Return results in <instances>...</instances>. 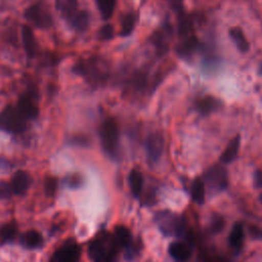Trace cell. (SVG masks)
Instances as JSON below:
<instances>
[{
	"mask_svg": "<svg viewBox=\"0 0 262 262\" xmlns=\"http://www.w3.org/2000/svg\"><path fill=\"white\" fill-rule=\"evenodd\" d=\"M220 106H221L220 100L214 96L209 95V96H205L202 99H200L196 102L195 108L201 115L208 116V115L216 112Z\"/></svg>",
	"mask_w": 262,
	"mask_h": 262,
	"instance_id": "2e32d148",
	"label": "cell"
},
{
	"mask_svg": "<svg viewBox=\"0 0 262 262\" xmlns=\"http://www.w3.org/2000/svg\"><path fill=\"white\" fill-rule=\"evenodd\" d=\"M24 17L38 29H49L53 25V17L42 1L30 5L25 10Z\"/></svg>",
	"mask_w": 262,
	"mask_h": 262,
	"instance_id": "3957f363",
	"label": "cell"
},
{
	"mask_svg": "<svg viewBox=\"0 0 262 262\" xmlns=\"http://www.w3.org/2000/svg\"><path fill=\"white\" fill-rule=\"evenodd\" d=\"M168 251L170 256L179 262L187 261L191 255L189 248L186 245L179 242H174L170 244Z\"/></svg>",
	"mask_w": 262,
	"mask_h": 262,
	"instance_id": "ac0fdd59",
	"label": "cell"
},
{
	"mask_svg": "<svg viewBox=\"0 0 262 262\" xmlns=\"http://www.w3.org/2000/svg\"><path fill=\"white\" fill-rule=\"evenodd\" d=\"M249 232L253 238H256V239L262 238V229L256 225H251L249 227Z\"/></svg>",
	"mask_w": 262,
	"mask_h": 262,
	"instance_id": "836d02e7",
	"label": "cell"
},
{
	"mask_svg": "<svg viewBox=\"0 0 262 262\" xmlns=\"http://www.w3.org/2000/svg\"><path fill=\"white\" fill-rule=\"evenodd\" d=\"M259 201H260V203L262 204V193L259 195Z\"/></svg>",
	"mask_w": 262,
	"mask_h": 262,
	"instance_id": "f35d334b",
	"label": "cell"
},
{
	"mask_svg": "<svg viewBox=\"0 0 262 262\" xmlns=\"http://www.w3.org/2000/svg\"><path fill=\"white\" fill-rule=\"evenodd\" d=\"M98 37L102 41H108L114 38V27L110 24L103 25L98 31Z\"/></svg>",
	"mask_w": 262,
	"mask_h": 262,
	"instance_id": "f546056e",
	"label": "cell"
},
{
	"mask_svg": "<svg viewBox=\"0 0 262 262\" xmlns=\"http://www.w3.org/2000/svg\"><path fill=\"white\" fill-rule=\"evenodd\" d=\"M229 36L231 40L234 42L236 48L239 52L245 53L250 48V43L248 42L243 30L238 27H233L229 30Z\"/></svg>",
	"mask_w": 262,
	"mask_h": 262,
	"instance_id": "ffe728a7",
	"label": "cell"
},
{
	"mask_svg": "<svg viewBox=\"0 0 262 262\" xmlns=\"http://www.w3.org/2000/svg\"><path fill=\"white\" fill-rule=\"evenodd\" d=\"M229 244L232 248L235 250H239L243 247L244 239H245V233H244V228L241 223H235L230 231L229 234Z\"/></svg>",
	"mask_w": 262,
	"mask_h": 262,
	"instance_id": "44dd1931",
	"label": "cell"
},
{
	"mask_svg": "<svg viewBox=\"0 0 262 262\" xmlns=\"http://www.w3.org/2000/svg\"><path fill=\"white\" fill-rule=\"evenodd\" d=\"M115 239L119 247H129L131 244V233L129 229L123 225H119L115 229Z\"/></svg>",
	"mask_w": 262,
	"mask_h": 262,
	"instance_id": "83f0119b",
	"label": "cell"
},
{
	"mask_svg": "<svg viewBox=\"0 0 262 262\" xmlns=\"http://www.w3.org/2000/svg\"><path fill=\"white\" fill-rule=\"evenodd\" d=\"M192 28H193V23L190 18V16L186 15L184 12L180 15H178V35L181 38L187 37L191 35L192 33Z\"/></svg>",
	"mask_w": 262,
	"mask_h": 262,
	"instance_id": "603a6c76",
	"label": "cell"
},
{
	"mask_svg": "<svg viewBox=\"0 0 262 262\" xmlns=\"http://www.w3.org/2000/svg\"><path fill=\"white\" fill-rule=\"evenodd\" d=\"M135 23H136V15L134 13L130 12L125 14L121 20L120 36L121 37L129 36L135 28Z\"/></svg>",
	"mask_w": 262,
	"mask_h": 262,
	"instance_id": "4316f807",
	"label": "cell"
},
{
	"mask_svg": "<svg viewBox=\"0 0 262 262\" xmlns=\"http://www.w3.org/2000/svg\"><path fill=\"white\" fill-rule=\"evenodd\" d=\"M67 21L75 32L84 33L89 28L90 16L86 10H77Z\"/></svg>",
	"mask_w": 262,
	"mask_h": 262,
	"instance_id": "4fadbf2b",
	"label": "cell"
},
{
	"mask_svg": "<svg viewBox=\"0 0 262 262\" xmlns=\"http://www.w3.org/2000/svg\"><path fill=\"white\" fill-rule=\"evenodd\" d=\"M70 178H71V180H70V185H72V186L79 185L80 182H81L79 176H76V175H75V176H71Z\"/></svg>",
	"mask_w": 262,
	"mask_h": 262,
	"instance_id": "8d00e7d4",
	"label": "cell"
},
{
	"mask_svg": "<svg viewBox=\"0 0 262 262\" xmlns=\"http://www.w3.org/2000/svg\"><path fill=\"white\" fill-rule=\"evenodd\" d=\"M42 235L36 230L27 231L21 238L23 244L29 249L39 248L42 245Z\"/></svg>",
	"mask_w": 262,
	"mask_h": 262,
	"instance_id": "d4e9b609",
	"label": "cell"
},
{
	"mask_svg": "<svg viewBox=\"0 0 262 262\" xmlns=\"http://www.w3.org/2000/svg\"><path fill=\"white\" fill-rule=\"evenodd\" d=\"M81 256L80 247L74 243H66L54 254V262H78Z\"/></svg>",
	"mask_w": 262,
	"mask_h": 262,
	"instance_id": "9c48e42d",
	"label": "cell"
},
{
	"mask_svg": "<svg viewBox=\"0 0 262 262\" xmlns=\"http://www.w3.org/2000/svg\"><path fill=\"white\" fill-rule=\"evenodd\" d=\"M118 247L119 245L115 237L111 238L106 235H102L91 243L89 256L93 262H113Z\"/></svg>",
	"mask_w": 262,
	"mask_h": 262,
	"instance_id": "6da1fadb",
	"label": "cell"
},
{
	"mask_svg": "<svg viewBox=\"0 0 262 262\" xmlns=\"http://www.w3.org/2000/svg\"><path fill=\"white\" fill-rule=\"evenodd\" d=\"M44 187L47 194L49 195L54 194L57 188V180L54 177H47L44 182Z\"/></svg>",
	"mask_w": 262,
	"mask_h": 262,
	"instance_id": "4dcf8cb0",
	"label": "cell"
},
{
	"mask_svg": "<svg viewBox=\"0 0 262 262\" xmlns=\"http://www.w3.org/2000/svg\"><path fill=\"white\" fill-rule=\"evenodd\" d=\"M191 198L198 204H203L206 195V187L205 182L201 178H196L193 180L191 184Z\"/></svg>",
	"mask_w": 262,
	"mask_h": 262,
	"instance_id": "cb8c5ba5",
	"label": "cell"
},
{
	"mask_svg": "<svg viewBox=\"0 0 262 262\" xmlns=\"http://www.w3.org/2000/svg\"><path fill=\"white\" fill-rule=\"evenodd\" d=\"M164 148V139L160 133H151L145 140V149L148 159L151 162H157Z\"/></svg>",
	"mask_w": 262,
	"mask_h": 262,
	"instance_id": "30bf717a",
	"label": "cell"
},
{
	"mask_svg": "<svg viewBox=\"0 0 262 262\" xmlns=\"http://www.w3.org/2000/svg\"><path fill=\"white\" fill-rule=\"evenodd\" d=\"M21 42L27 58L32 59L35 57L38 50V44L32 29L27 25L21 28Z\"/></svg>",
	"mask_w": 262,
	"mask_h": 262,
	"instance_id": "7c38bea8",
	"label": "cell"
},
{
	"mask_svg": "<svg viewBox=\"0 0 262 262\" xmlns=\"http://www.w3.org/2000/svg\"><path fill=\"white\" fill-rule=\"evenodd\" d=\"M27 119L16 106L8 105L0 112V130L9 133H18L25 130Z\"/></svg>",
	"mask_w": 262,
	"mask_h": 262,
	"instance_id": "277c9868",
	"label": "cell"
},
{
	"mask_svg": "<svg viewBox=\"0 0 262 262\" xmlns=\"http://www.w3.org/2000/svg\"><path fill=\"white\" fill-rule=\"evenodd\" d=\"M17 232V227L14 223H6L0 228V239L2 243L12 241Z\"/></svg>",
	"mask_w": 262,
	"mask_h": 262,
	"instance_id": "f1b7e54d",
	"label": "cell"
},
{
	"mask_svg": "<svg viewBox=\"0 0 262 262\" xmlns=\"http://www.w3.org/2000/svg\"><path fill=\"white\" fill-rule=\"evenodd\" d=\"M129 184H130V188L133 195L138 198L142 192V186H143V177L138 170L134 169L130 172Z\"/></svg>",
	"mask_w": 262,
	"mask_h": 262,
	"instance_id": "7402d4cb",
	"label": "cell"
},
{
	"mask_svg": "<svg viewBox=\"0 0 262 262\" xmlns=\"http://www.w3.org/2000/svg\"><path fill=\"white\" fill-rule=\"evenodd\" d=\"M172 35V29L169 25H165L160 32H157L152 36V44L156 46V49L160 55L165 54L168 50V42Z\"/></svg>",
	"mask_w": 262,
	"mask_h": 262,
	"instance_id": "5bb4252c",
	"label": "cell"
},
{
	"mask_svg": "<svg viewBox=\"0 0 262 262\" xmlns=\"http://www.w3.org/2000/svg\"><path fill=\"white\" fill-rule=\"evenodd\" d=\"M223 224H224V222H223V220H222L221 218H216V219L213 221V223L211 224V225H212V226H211L212 231H214V232H218L219 230H221V229H222Z\"/></svg>",
	"mask_w": 262,
	"mask_h": 262,
	"instance_id": "d590c367",
	"label": "cell"
},
{
	"mask_svg": "<svg viewBox=\"0 0 262 262\" xmlns=\"http://www.w3.org/2000/svg\"><path fill=\"white\" fill-rule=\"evenodd\" d=\"M36 92L31 90L23 93L16 103L19 113L28 120L35 119L39 114V108L36 103Z\"/></svg>",
	"mask_w": 262,
	"mask_h": 262,
	"instance_id": "ba28073f",
	"label": "cell"
},
{
	"mask_svg": "<svg viewBox=\"0 0 262 262\" xmlns=\"http://www.w3.org/2000/svg\"><path fill=\"white\" fill-rule=\"evenodd\" d=\"M254 185L256 188H262V169L257 170L254 174Z\"/></svg>",
	"mask_w": 262,
	"mask_h": 262,
	"instance_id": "e575fe53",
	"label": "cell"
},
{
	"mask_svg": "<svg viewBox=\"0 0 262 262\" xmlns=\"http://www.w3.org/2000/svg\"><path fill=\"white\" fill-rule=\"evenodd\" d=\"M97 8L100 12L101 18L104 20H107L112 17L115 6H116V0H95Z\"/></svg>",
	"mask_w": 262,
	"mask_h": 262,
	"instance_id": "484cf974",
	"label": "cell"
},
{
	"mask_svg": "<svg viewBox=\"0 0 262 262\" xmlns=\"http://www.w3.org/2000/svg\"><path fill=\"white\" fill-rule=\"evenodd\" d=\"M30 176L28 173L25 171H17L13 174L11 181H10V186L12 189V192L15 194H21L24 193L29 185H30Z\"/></svg>",
	"mask_w": 262,
	"mask_h": 262,
	"instance_id": "9a60e30c",
	"label": "cell"
},
{
	"mask_svg": "<svg viewBox=\"0 0 262 262\" xmlns=\"http://www.w3.org/2000/svg\"><path fill=\"white\" fill-rule=\"evenodd\" d=\"M56 11L66 20L78 10V0H54Z\"/></svg>",
	"mask_w": 262,
	"mask_h": 262,
	"instance_id": "e0dca14e",
	"label": "cell"
},
{
	"mask_svg": "<svg viewBox=\"0 0 262 262\" xmlns=\"http://www.w3.org/2000/svg\"><path fill=\"white\" fill-rule=\"evenodd\" d=\"M259 74H260V75H262V64L260 66V69H259Z\"/></svg>",
	"mask_w": 262,
	"mask_h": 262,
	"instance_id": "74e56055",
	"label": "cell"
},
{
	"mask_svg": "<svg viewBox=\"0 0 262 262\" xmlns=\"http://www.w3.org/2000/svg\"><path fill=\"white\" fill-rule=\"evenodd\" d=\"M182 39L183 40L176 47V52L180 57H182L184 59H188L198 50L201 49L202 44L199 41V39L192 34L187 37H184Z\"/></svg>",
	"mask_w": 262,
	"mask_h": 262,
	"instance_id": "8fae6325",
	"label": "cell"
},
{
	"mask_svg": "<svg viewBox=\"0 0 262 262\" xmlns=\"http://www.w3.org/2000/svg\"><path fill=\"white\" fill-rule=\"evenodd\" d=\"M205 182L208 184L209 188L213 191H222L226 188L228 182L227 171L222 166L216 165L207 170L204 175Z\"/></svg>",
	"mask_w": 262,
	"mask_h": 262,
	"instance_id": "52a82bcc",
	"label": "cell"
},
{
	"mask_svg": "<svg viewBox=\"0 0 262 262\" xmlns=\"http://www.w3.org/2000/svg\"><path fill=\"white\" fill-rule=\"evenodd\" d=\"M101 145L110 156H115L118 150L119 129L117 123L113 119H107L103 122L100 128Z\"/></svg>",
	"mask_w": 262,
	"mask_h": 262,
	"instance_id": "5b68a950",
	"label": "cell"
},
{
	"mask_svg": "<svg viewBox=\"0 0 262 262\" xmlns=\"http://www.w3.org/2000/svg\"><path fill=\"white\" fill-rule=\"evenodd\" d=\"M157 219L159 228L164 234L169 236L182 235L184 231V222L180 217L169 212H162L157 216Z\"/></svg>",
	"mask_w": 262,
	"mask_h": 262,
	"instance_id": "8992f818",
	"label": "cell"
},
{
	"mask_svg": "<svg viewBox=\"0 0 262 262\" xmlns=\"http://www.w3.org/2000/svg\"><path fill=\"white\" fill-rule=\"evenodd\" d=\"M10 183L6 181H0V200H6L12 194Z\"/></svg>",
	"mask_w": 262,
	"mask_h": 262,
	"instance_id": "1f68e13d",
	"label": "cell"
},
{
	"mask_svg": "<svg viewBox=\"0 0 262 262\" xmlns=\"http://www.w3.org/2000/svg\"><path fill=\"white\" fill-rule=\"evenodd\" d=\"M170 7L173 9V11L177 14L180 15L184 12L183 8V0H168Z\"/></svg>",
	"mask_w": 262,
	"mask_h": 262,
	"instance_id": "d6a6232c",
	"label": "cell"
},
{
	"mask_svg": "<svg viewBox=\"0 0 262 262\" xmlns=\"http://www.w3.org/2000/svg\"><path fill=\"white\" fill-rule=\"evenodd\" d=\"M73 72L89 81H101L106 74V66L98 57L80 59L73 67Z\"/></svg>",
	"mask_w": 262,
	"mask_h": 262,
	"instance_id": "7a4b0ae2",
	"label": "cell"
},
{
	"mask_svg": "<svg viewBox=\"0 0 262 262\" xmlns=\"http://www.w3.org/2000/svg\"><path fill=\"white\" fill-rule=\"evenodd\" d=\"M239 144H241V137L237 135V136L233 137V138L228 142V144L226 145V147L224 148L223 152H222L221 156H220L221 162L226 163V164L231 163V162L235 159V157H236V155H237V152H238Z\"/></svg>",
	"mask_w": 262,
	"mask_h": 262,
	"instance_id": "d6986e66",
	"label": "cell"
}]
</instances>
